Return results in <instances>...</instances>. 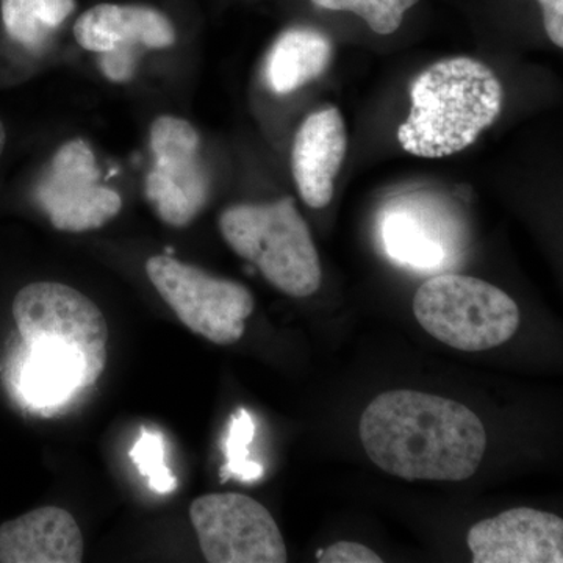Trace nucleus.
Here are the masks:
<instances>
[{"label":"nucleus","mask_w":563,"mask_h":563,"mask_svg":"<svg viewBox=\"0 0 563 563\" xmlns=\"http://www.w3.org/2000/svg\"><path fill=\"white\" fill-rule=\"evenodd\" d=\"M146 273L163 301L191 332L222 346L242 339L254 312V298L244 285L211 276L172 255L151 257Z\"/></svg>","instance_id":"423d86ee"},{"label":"nucleus","mask_w":563,"mask_h":563,"mask_svg":"<svg viewBox=\"0 0 563 563\" xmlns=\"http://www.w3.org/2000/svg\"><path fill=\"white\" fill-rule=\"evenodd\" d=\"M76 9V0H2V21L11 38L41 49Z\"/></svg>","instance_id":"dca6fc26"},{"label":"nucleus","mask_w":563,"mask_h":563,"mask_svg":"<svg viewBox=\"0 0 563 563\" xmlns=\"http://www.w3.org/2000/svg\"><path fill=\"white\" fill-rule=\"evenodd\" d=\"M84 49L96 54H131L166 49L176 43L173 22L161 11L143 5L101 3L85 11L74 25Z\"/></svg>","instance_id":"f8f14e48"},{"label":"nucleus","mask_w":563,"mask_h":563,"mask_svg":"<svg viewBox=\"0 0 563 563\" xmlns=\"http://www.w3.org/2000/svg\"><path fill=\"white\" fill-rule=\"evenodd\" d=\"M131 459L140 473L150 479L152 490L166 495L177 488V479L165 465V442L158 432L143 429V433L132 448Z\"/></svg>","instance_id":"a211bd4d"},{"label":"nucleus","mask_w":563,"mask_h":563,"mask_svg":"<svg viewBox=\"0 0 563 563\" xmlns=\"http://www.w3.org/2000/svg\"><path fill=\"white\" fill-rule=\"evenodd\" d=\"M190 518L210 563H285L284 537L263 504L242 493H211L195 499Z\"/></svg>","instance_id":"0eeeda50"},{"label":"nucleus","mask_w":563,"mask_h":563,"mask_svg":"<svg viewBox=\"0 0 563 563\" xmlns=\"http://www.w3.org/2000/svg\"><path fill=\"white\" fill-rule=\"evenodd\" d=\"M380 235L385 251L402 265L429 272L446 261L443 232L418 201L393 202L380 221Z\"/></svg>","instance_id":"4468645a"},{"label":"nucleus","mask_w":563,"mask_h":563,"mask_svg":"<svg viewBox=\"0 0 563 563\" xmlns=\"http://www.w3.org/2000/svg\"><path fill=\"white\" fill-rule=\"evenodd\" d=\"M84 537L73 515L44 506L0 526L2 563H79Z\"/></svg>","instance_id":"ddd939ff"},{"label":"nucleus","mask_w":563,"mask_h":563,"mask_svg":"<svg viewBox=\"0 0 563 563\" xmlns=\"http://www.w3.org/2000/svg\"><path fill=\"white\" fill-rule=\"evenodd\" d=\"M358 435L374 465L406 481L470 479L487 448V432L472 409L413 390L376 396L362 413Z\"/></svg>","instance_id":"f257e3e1"},{"label":"nucleus","mask_w":563,"mask_h":563,"mask_svg":"<svg viewBox=\"0 0 563 563\" xmlns=\"http://www.w3.org/2000/svg\"><path fill=\"white\" fill-rule=\"evenodd\" d=\"M252 437H254V424L247 412L239 410L233 415L231 422V432L228 439V465L224 466V473L229 476L242 477L244 481L257 479L262 474V466L247 462V446H250Z\"/></svg>","instance_id":"6ab92c4d"},{"label":"nucleus","mask_w":563,"mask_h":563,"mask_svg":"<svg viewBox=\"0 0 563 563\" xmlns=\"http://www.w3.org/2000/svg\"><path fill=\"white\" fill-rule=\"evenodd\" d=\"M5 129H3L2 121H0V155H2L3 147H5Z\"/></svg>","instance_id":"4be33fe9"},{"label":"nucleus","mask_w":563,"mask_h":563,"mask_svg":"<svg viewBox=\"0 0 563 563\" xmlns=\"http://www.w3.org/2000/svg\"><path fill=\"white\" fill-rule=\"evenodd\" d=\"M220 231L231 250L257 266L277 290L291 298L320 290V255L295 199L229 207L221 213Z\"/></svg>","instance_id":"20e7f679"},{"label":"nucleus","mask_w":563,"mask_h":563,"mask_svg":"<svg viewBox=\"0 0 563 563\" xmlns=\"http://www.w3.org/2000/svg\"><path fill=\"white\" fill-rule=\"evenodd\" d=\"M154 165L146 196L158 217L173 228L191 224L207 206L210 177L201 154V139L190 122L161 117L152 124Z\"/></svg>","instance_id":"6e6552de"},{"label":"nucleus","mask_w":563,"mask_h":563,"mask_svg":"<svg viewBox=\"0 0 563 563\" xmlns=\"http://www.w3.org/2000/svg\"><path fill=\"white\" fill-rule=\"evenodd\" d=\"M413 313L429 335L463 352L501 346L520 325V309L506 291L453 273L439 274L418 288Z\"/></svg>","instance_id":"39448f33"},{"label":"nucleus","mask_w":563,"mask_h":563,"mask_svg":"<svg viewBox=\"0 0 563 563\" xmlns=\"http://www.w3.org/2000/svg\"><path fill=\"white\" fill-rule=\"evenodd\" d=\"M473 563H562L563 520L515 507L473 526L466 536Z\"/></svg>","instance_id":"9d476101"},{"label":"nucleus","mask_w":563,"mask_h":563,"mask_svg":"<svg viewBox=\"0 0 563 563\" xmlns=\"http://www.w3.org/2000/svg\"><path fill=\"white\" fill-rule=\"evenodd\" d=\"M412 109L399 125L402 150L442 158L472 146L501 113L504 90L485 63L446 58L422 70L410 88Z\"/></svg>","instance_id":"7ed1b4c3"},{"label":"nucleus","mask_w":563,"mask_h":563,"mask_svg":"<svg viewBox=\"0 0 563 563\" xmlns=\"http://www.w3.org/2000/svg\"><path fill=\"white\" fill-rule=\"evenodd\" d=\"M321 563H380L383 558L374 553L372 548L354 542H336L325 550L318 551Z\"/></svg>","instance_id":"aec40b11"},{"label":"nucleus","mask_w":563,"mask_h":563,"mask_svg":"<svg viewBox=\"0 0 563 563\" xmlns=\"http://www.w3.org/2000/svg\"><path fill=\"white\" fill-rule=\"evenodd\" d=\"M332 43L313 29H290L282 33L266 60V81L276 95H290L310 84L329 68Z\"/></svg>","instance_id":"2eb2a0df"},{"label":"nucleus","mask_w":563,"mask_h":563,"mask_svg":"<svg viewBox=\"0 0 563 563\" xmlns=\"http://www.w3.org/2000/svg\"><path fill=\"white\" fill-rule=\"evenodd\" d=\"M346 150V128L339 109L314 111L302 122L292 143L291 172L307 206L324 209L331 203Z\"/></svg>","instance_id":"9b49d317"},{"label":"nucleus","mask_w":563,"mask_h":563,"mask_svg":"<svg viewBox=\"0 0 563 563\" xmlns=\"http://www.w3.org/2000/svg\"><path fill=\"white\" fill-rule=\"evenodd\" d=\"M544 31L555 46L563 47V0H539Z\"/></svg>","instance_id":"412c9836"},{"label":"nucleus","mask_w":563,"mask_h":563,"mask_svg":"<svg viewBox=\"0 0 563 563\" xmlns=\"http://www.w3.org/2000/svg\"><path fill=\"white\" fill-rule=\"evenodd\" d=\"M13 317L29 350L21 388L32 401L58 406L101 377L109 325L84 292L33 282L14 298Z\"/></svg>","instance_id":"f03ea898"},{"label":"nucleus","mask_w":563,"mask_h":563,"mask_svg":"<svg viewBox=\"0 0 563 563\" xmlns=\"http://www.w3.org/2000/svg\"><path fill=\"white\" fill-rule=\"evenodd\" d=\"M320 9L350 11L361 16L377 35H391L401 27L407 11L420 0H312Z\"/></svg>","instance_id":"f3484780"},{"label":"nucleus","mask_w":563,"mask_h":563,"mask_svg":"<svg viewBox=\"0 0 563 563\" xmlns=\"http://www.w3.org/2000/svg\"><path fill=\"white\" fill-rule=\"evenodd\" d=\"M35 196L52 225L63 232L95 231L122 209L121 196L102 184L95 154L84 140L63 144Z\"/></svg>","instance_id":"1a4fd4ad"}]
</instances>
